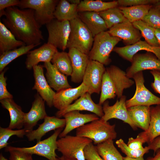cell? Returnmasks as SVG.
Masks as SVG:
<instances>
[{
    "instance_id": "5bb4252c",
    "label": "cell",
    "mask_w": 160,
    "mask_h": 160,
    "mask_svg": "<svg viewBox=\"0 0 160 160\" xmlns=\"http://www.w3.org/2000/svg\"><path fill=\"white\" fill-rule=\"evenodd\" d=\"M107 31L111 35L122 40L126 46L136 43L142 37L140 31L128 20L114 25Z\"/></svg>"
},
{
    "instance_id": "83f0119b",
    "label": "cell",
    "mask_w": 160,
    "mask_h": 160,
    "mask_svg": "<svg viewBox=\"0 0 160 160\" xmlns=\"http://www.w3.org/2000/svg\"><path fill=\"white\" fill-rule=\"evenodd\" d=\"M150 107L143 105L133 106L127 108L129 116L137 127L146 131L150 121Z\"/></svg>"
},
{
    "instance_id": "f5cc1de1",
    "label": "cell",
    "mask_w": 160,
    "mask_h": 160,
    "mask_svg": "<svg viewBox=\"0 0 160 160\" xmlns=\"http://www.w3.org/2000/svg\"><path fill=\"white\" fill-rule=\"evenodd\" d=\"M123 160H145L143 157L137 158H133L127 156L125 157H123Z\"/></svg>"
},
{
    "instance_id": "30bf717a",
    "label": "cell",
    "mask_w": 160,
    "mask_h": 160,
    "mask_svg": "<svg viewBox=\"0 0 160 160\" xmlns=\"http://www.w3.org/2000/svg\"><path fill=\"white\" fill-rule=\"evenodd\" d=\"M105 70L103 64L89 60L82 81L87 88V92L90 95L100 93L103 77Z\"/></svg>"
},
{
    "instance_id": "7a4b0ae2",
    "label": "cell",
    "mask_w": 160,
    "mask_h": 160,
    "mask_svg": "<svg viewBox=\"0 0 160 160\" xmlns=\"http://www.w3.org/2000/svg\"><path fill=\"white\" fill-rule=\"evenodd\" d=\"M115 126V124L111 125L100 118L77 128L76 135L88 138L97 145L116 139L117 133Z\"/></svg>"
},
{
    "instance_id": "816d5d0a",
    "label": "cell",
    "mask_w": 160,
    "mask_h": 160,
    "mask_svg": "<svg viewBox=\"0 0 160 160\" xmlns=\"http://www.w3.org/2000/svg\"><path fill=\"white\" fill-rule=\"evenodd\" d=\"M155 153L156 154L153 157H149L147 160H160V148L156 151Z\"/></svg>"
},
{
    "instance_id": "bcb514c9",
    "label": "cell",
    "mask_w": 160,
    "mask_h": 160,
    "mask_svg": "<svg viewBox=\"0 0 160 160\" xmlns=\"http://www.w3.org/2000/svg\"><path fill=\"white\" fill-rule=\"evenodd\" d=\"M150 73L153 76L154 81L151 85L154 91L160 95V72L155 71H151Z\"/></svg>"
},
{
    "instance_id": "9a60e30c",
    "label": "cell",
    "mask_w": 160,
    "mask_h": 160,
    "mask_svg": "<svg viewBox=\"0 0 160 160\" xmlns=\"http://www.w3.org/2000/svg\"><path fill=\"white\" fill-rule=\"evenodd\" d=\"M43 67L40 65L33 67L35 82L32 89L37 91L47 105L51 108L53 106V100L56 92L50 87L44 76Z\"/></svg>"
},
{
    "instance_id": "4fadbf2b",
    "label": "cell",
    "mask_w": 160,
    "mask_h": 160,
    "mask_svg": "<svg viewBox=\"0 0 160 160\" xmlns=\"http://www.w3.org/2000/svg\"><path fill=\"white\" fill-rule=\"evenodd\" d=\"M90 94L87 92L74 103L68 105L64 109L58 110L55 114L56 116L60 118L66 113L73 111H86L92 112L101 118L104 115L103 107L96 104L92 100Z\"/></svg>"
},
{
    "instance_id": "603a6c76",
    "label": "cell",
    "mask_w": 160,
    "mask_h": 160,
    "mask_svg": "<svg viewBox=\"0 0 160 160\" xmlns=\"http://www.w3.org/2000/svg\"><path fill=\"white\" fill-rule=\"evenodd\" d=\"M142 50L153 53L160 60V47L152 46L145 41L140 40L131 45L116 47L113 51L122 58L132 63L134 56L139 51Z\"/></svg>"
},
{
    "instance_id": "ab89813d",
    "label": "cell",
    "mask_w": 160,
    "mask_h": 160,
    "mask_svg": "<svg viewBox=\"0 0 160 160\" xmlns=\"http://www.w3.org/2000/svg\"><path fill=\"white\" fill-rule=\"evenodd\" d=\"M116 144L122 152L127 156L137 158L143 157V155L148 152L150 150L148 146L140 150H135L129 148L122 139L117 140Z\"/></svg>"
},
{
    "instance_id": "681fc988",
    "label": "cell",
    "mask_w": 160,
    "mask_h": 160,
    "mask_svg": "<svg viewBox=\"0 0 160 160\" xmlns=\"http://www.w3.org/2000/svg\"><path fill=\"white\" fill-rule=\"evenodd\" d=\"M148 146L150 150H153L155 154L156 151L160 148V136L154 139L151 143L148 144Z\"/></svg>"
},
{
    "instance_id": "11a10c76",
    "label": "cell",
    "mask_w": 160,
    "mask_h": 160,
    "mask_svg": "<svg viewBox=\"0 0 160 160\" xmlns=\"http://www.w3.org/2000/svg\"><path fill=\"white\" fill-rule=\"evenodd\" d=\"M68 1L71 4L78 5L81 2L80 0H68Z\"/></svg>"
},
{
    "instance_id": "d4e9b609",
    "label": "cell",
    "mask_w": 160,
    "mask_h": 160,
    "mask_svg": "<svg viewBox=\"0 0 160 160\" xmlns=\"http://www.w3.org/2000/svg\"><path fill=\"white\" fill-rule=\"evenodd\" d=\"M43 66L46 69V79L51 88L58 92L71 87L67 76L60 72L51 62L44 63Z\"/></svg>"
},
{
    "instance_id": "ba28073f",
    "label": "cell",
    "mask_w": 160,
    "mask_h": 160,
    "mask_svg": "<svg viewBox=\"0 0 160 160\" xmlns=\"http://www.w3.org/2000/svg\"><path fill=\"white\" fill-rule=\"evenodd\" d=\"M48 36L47 43L63 51L67 48L70 32L69 21L54 18L46 25Z\"/></svg>"
},
{
    "instance_id": "8d00e7d4",
    "label": "cell",
    "mask_w": 160,
    "mask_h": 160,
    "mask_svg": "<svg viewBox=\"0 0 160 160\" xmlns=\"http://www.w3.org/2000/svg\"><path fill=\"white\" fill-rule=\"evenodd\" d=\"M132 23L140 32L142 36L147 42L152 46L159 47L158 40L151 27L142 20Z\"/></svg>"
},
{
    "instance_id": "836d02e7",
    "label": "cell",
    "mask_w": 160,
    "mask_h": 160,
    "mask_svg": "<svg viewBox=\"0 0 160 160\" xmlns=\"http://www.w3.org/2000/svg\"><path fill=\"white\" fill-rule=\"evenodd\" d=\"M51 62L61 73L66 76H71L72 68L68 53L64 51H58L54 55Z\"/></svg>"
},
{
    "instance_id": "cb8c5ba5",
    "label": "cell",
    "mask_w": 160,
    "mask_h": 160,
    "mask_svg": "<svg viewBox=\"0 0 160 160\" xmlns=\"http://www.w3.org/2000/svg\"><path fill=\"white\" fill-rule=\"evenodd\" d=\"M160 136V105L151 106L150 121L148 129L140 133L137 137L143 143H151L156 137Z\"/></svg>"
},
{
    "instance_id": "484cf974",
    "label": "cell",
    "mask_w": 160,
    "mask_h": 160,
    "mask_svg": "<svg viewBox=\"0 0 160 160\" xmlns=\"http://www.w3.org/2000/svg\"><path fill=\"white\" fill-rule=\"evenodd\" d=\"M2 107L9 112L10 122L8 127L11 129H22L24 127L25 113L21 107L17 104L12 98L0 100Z\"/></svg>"
},
{
    "instance_id": "e575fe53",
    "label": "cell",
    "mask_w": 160,
    "mask_h": 160,
    "mask_svg": "<svg viewBox=\"0 0 160 160\" xmlns=\"http://www.w3.org/2000/svg\"><path fill=\"white\" fill-rule=\"evenodd\" d=\"M36 45H24L4 52L0 56V71H3L10 62L19 57L28 53Z\"/></svg>"
},
{
    "instance_id": "9f6ffc18",
    "label": "cell",
    "mask_w": 160,
    "mask_h": 160,
    "mask_svg": "<svg viewBox=\"0 0 160 160\" xmlns=\"http://www.w3.org/2000/svg\"><path fill=\"white\" fill-rule=\"evenodd\" d=\"M153 6L157 8L160 10V0H158V1Z\"/></svg>"
},
{
    "instance_id": "8992f818",
    "label": "cell",
    "mask_w": 160,
    "mask_h": 160,
    "mask_svg": "<svg viewBox=\"0 0 160 160\" xmlns=\"http://www.w3.org/2000/svg\"><path fill=\"white\" fill-rule=\"evenodd\" d=\"M92 142V140L86 137L67 135L57 140V150L65 156L77 160H86L84 149Z\"/></svg>"
},
{
    "instance_id": "b9f144b4",
    "label": "cell",
    "mask_w": 160,
    "mask_h": 160,
    "mask_svg": "<svg viewBox=\"0 0 160 160\" xmlns=\"http://www.w3.org/2000/svg\"><path fill=\"white\" fill-rule=\"evenodd\" d=\"M5 151L9 153V160H33L32 154L15 149L13 146L8 145Z\"/></svg>"
},
{
    "instance_id": "c3c4849f",
    "label": "cell",
    "mask_w": 160,
    "mask_h": 160,
    "mask_svg": "<svg viewBox=\"0 0 160 160\" xmlns=\"http://www.w3.org/2000/svg\"><path fill=\"white\" fill-rule=\"evenodd\" d=\"M20 2L19 0H0V11L15 6H17Z\"/></svg>"
},
{
    "instance_id": "7402d4cb",
    "label": "cell",
    "mask_w": 160,
    "mask_h": 160,
    "mask_svg": "<svg viewBox=\"0 0 160 160\" xmlns=\"http://www.w3.org/2000/svg\"><path fill=\"white\" fill-rule=\"evenodd\" d=\"M44 119L43 123L39 125L36 129L26 132L25 135L29 141L36 140L37 142L39 141L47 133L60 128H63L65 125L64 118L47 116Z\"/></svg>"
},
{
    "instance_id": "ffe728a7",
    "label": "cell",
    "mask_w": 160,
    "mask_h": 160,
    "mask_svg": "<svg viewBox=\"0 0 160 160\" xmlns=\"http://www.w3.org/2000/svg\"><path fill=\"white\" fill-rule=\"evenodd\" d=\"M68 49V53L72 68L71 81L74 83H79L82 81L89 59L88 55L75 48H70Z\"/></svg>"
},
{
    "instance_id": "277c9868",
    "label": "cell",
    "mask_w": 160,
    "mask_h": 160,
    "mask_svg": "<svg viewBox=\"0 0 160 160\" xmlns=\"http://www.w3.org/2000/svg\"><path fill=\"white\" fill-rule=\"evenodd\" d=\"M70 22L71 32L67 48H75L88 55L93 45L94 37L78 17Z\"/></svg>"
},
{
    "instance_id": "7bdbcfd3",
    "label": "cell",
    "mask_w": 160,
    "mask_h": 160,
    "mask_svg": "<svg viewBox=\"0 0 160 160\" xmlns=\"http://www.w3.org/2000/svg\"><path fill=\"white\" fill-rule=\"evenodd\" d=\"M119 7H127L140 5H154L158 0H118Z\"/></svg>"
},
{
    "instance_id": "ee69618b",
    "label": "cell",
    "mask_w": 160,
    "mask_h": 160,
    "mask_svg": "<svg viewBox=\"0 0 160 160\" xmlns=\"http://www.w3.org/2000/svg\"><path fill=\"white\" fill-rule=\"evenodd\" d=\"M84 153L86 160H103L98 154L92 142L85 147Z\"/></svg>"
},
{
    "instance_id": "7c38bea8",
    "label": "cell",
    "mask_w": 160,
    "mask_h": 160,
    "mask_svg": "<svg viewBox=\"0 0 160 160\" xmlns=\"http://www.w3.org/2000/svg\"><path fill=\"white\" fill-rule=\"evenodd\" d=\"M150 53L136 54L134 56L131 65L126 71L129 78H132L136 73L145 70L160 72V60Z\"/></svg>"
},
{
    "instance_id": "1f68e13d",
    "label": "cell",
    "mask_w": 160,
    "mask_h": 160,
    "mask_svg": "<svg viewBox=\"0 0 160 160\" xmlns=\"http://www.w3.org/2000/svg\"><path fill=\"white\" fill-rule=\"evenodd\" d=\"M153 6V5H145L119 7L125 17L132 23L142 20Z\"/></svg>"
},
{
    "instance_id": "4dcf8cb0",
    "label": "cell",
    "mask_w": 160,
    "mask_h": 160,
    "mask_svg": "<svg viewBox=\"0 0 160 160\" xmlns=\"http://www.w3.org/2000/svg\"><path fill=\"white\" fill-rule=\"evenodd\" d=\"M118 7L117 1L109 2L101 0H84L81 1L77 6L78 12H99L108 9Z\"/></svg>"
},
{
    "instance_id": "6f0895ef",
    "label": "cell",
    "mask_w": 160,
    "mask_h": 160,
    "mask_svg": "<svg viewBox=\"0 0 160 160\" xmlns=\"http://www.w3.org/2000/svg\"><path fill=\"white\" fill-rule=\"evenodd\" d=\"M0 160H8L7 159L5 158L4 156L3 155L2 153H1L0 154Z\"/></svg>"
},
{
    "instance_id": "ac0fdd59",
    "label": "cell",
    "mask_w": 160,
    "mask_h": 160,
    "mask_svg": "<svg viewBox=\"0 0 160 160\" xmlns=\"http://www.w3.org/2000/svg\"><path fill=\"white\" fill-rule=\"evenodd\" d=\"M106 71L109 76L111 85L118 98L123 95L124 89L130 87L135 83L134 81L127 76L126 72L116 65H111L107 68Z\"/></svg>"
},
{
    "instance_id": "74e56055",
    "label": "cell",
    "mask_w": 160,
    "mask_h": 160,
    "mask_svg": "<svg viewBox=\"0 0 160 160\" xmlns=\"http://www.w3.org/2000/svg\"><path fill=\"white\" fill-rule=\"evenodd\" d=\"M100 92L98 104L101 105L107 99H114L116 96L115 91L111 85L109 75L106 70L103 77Z\"/></svg>"
},
{
    "instance_id": "f35d334b",
    "label": "cell",
    "mask_w": 160,
    "mask_h": 160,
    "mask_svg": "<svg viewBox=\"0 0 160 160\" xmlns=\"http://www.w3.org/2000/svg\"><path fill=\"white\" fill-rule=\"evenodd\" d=\"M26 132L24 128L13 130L7 128L0 127V149L5 148L8 146L9 138L15 135L19 138H23L25 135Z\"/></svg>"
},
{
    "instance_id": "2e32d148",
    "label": "cell",
    "mask_w": 160,
    "mask_h": 160,
    "mask_svg": "<svg viewBox=\"0 0 160 160\" xmlns=\"http://www.w3.org/2000/svg\"><path fill=\"white\" fill-rule=\"evenodd\" d=\"M87 92V87L82 82L75 88H70L57 92L53 98V105L58 110H62Z\"/></svg>"
},
{
    "instance_id": "4316f807",
    "label": "cell",
    "mask_w": 160,
    "mask_h": 160,
    "mask_svg": "<svg viewBox=\"0 0 160 160\" xmlns=\"http://www.w3.org/2000/svg\"><path fill=\"white\" fill-rule=\"evenodd\" d=\"M78 17L87 27L93 36L108 29L106 24L99 13L93 12H79Z\"/></svg>"
},
{
    "instance_id": "d590c367",
    "label": "cell",
    "mask_w": 160,
    "mask_h": 160,
    "mask_svg": "<svg viewBox=\"0 0 160 160\" xmlns=\"http://www.w3.org/2000/svg\"><path fill=\"white\" fill-rule=\"evenodd\" d=\"M99 13L104 20L107 28L109 29L115 25L127 20L118 7L108 9L99 12Z\"/></svg>"
},
{
    "instance_id": "f1b7e54d",
    "label": "cell",
    "mask_w": 160,
    "mask_h": 160,
    "mask_svg": "<svg viewBox=\"0 0 160 160\" xmlns=\"http://www.w3.org/2000/svg\"><path fill=\"white\" fill-rule=\"evenodd\" d=\"M24 45L25 44L17 39L11 32L0 21V53H2Z\"/></svg>"
},
{
    "instance_id": "d6a6232c",
    "label": "cell",
    "mask_w": 160,
    "mask_h": 160,
    "mask_svg": "<svg viewBox=\"0 0 160 160\" xmlns=\"http://www.w3.org/2000/svg\"><path fill=\"white\" fill-rule=\"evenodd\" d=\"M103 160H123V157L115 147L113 140H108L95 146Z\"/></svg>"
},
{
    "instance_id": "d6986e66",
    "label": "cell",
    "mask_w": 160,
    "mask_h": 160,
    "mask_svg": "<svg viewBox=\"0 0 160 160\" xmlns=\"http://www.w3.org/2000/svg\"><path fill=\"white\" fill-rule=\"evenodd\" d=\"M45 102L38 93L35 95L30 110L25 113L23 127L26 132L33 130L38 121L47 116L45 109Z\"/></svg>"
},
{
    "instance_id": "f907efd6",
    "label": "cell",
    "mask_w": 160,
    "mask_h": 160,
    "mask_svg": "<svg viewBox=\"0 0 160 160\" xmlns=\"http://www.w3.org/2000/svg\"><path fill=\"white\" fill-rule=\"evenodd\" d=\"M156 37L158 40L159 47L160 48V29L154 28H152Z\"/></svg>"
},
{
    "instance_id": "60d3db41",
    "label": "cell",
    "mask_w": 160,
    "mask_h": 160,
    "mask_svg": "<svg viewBox=\"0 0 160 160\" xmlns=\"http://www.w3.org/2000/svg\"><path fill=\"white\" fill-rule=\"evenodd\" d=\"M142 20L152 28L160 29V10L153 6Z\"/></svg>"
},
{
    "instance_id": "db71d44e",
    "label": "cell",
    "mask_w": 160,
    "mask_h": 160,
    "mask_svg": "<svg viewBox=\"0 0 160 160\" xmlns=\"http://www.w3.org/2000/svg\"><path fill=\"white\" fill-rule=\"evenodd\" d=\"M57 160H77L74 158H69L63 156H62L61 157H58L57 158Z\"/></svg>"
},
{
    "instance_id": "3957f363",
    "label": "cell",
    "mask_w": 160,
    "mask_h": 160,
    "mask_svg": "<svg viewBox=\"0 0 160 160\" xmlns=\"http://www.w3.org/2000/svg\"><path fill=\"white\" fill-rule=\"evenodd\" d=\"M121 40L111 35L107 31L98 34L94 37L93 45L88 55L89 59L104 65H108L111 62L109 58L111 53Z\"/></svg>"
},
{
    "instance_id": "9c48e42d",
    "label": "cell",
    "mask_w": 160,
    "mask_h": 160,
    "mask_svg": "<svg viewBox=\"0 0 160 160\" xmlns=\"http://www.w3.org/2000/svg\"><path fill=\"white\" fill-rule=\"evenodd\" d=\"M63 128L55 130L50 137L43 140L37 142L34 145L28 147L13 146L14 149L33 154L44 157L49 160H57L58 157L55 151L57 150V139Z\"/></svg>"
},
{
    "instance_id": "44dd1931",
    "label": "cell",
    "mask_w": 160,
    "mask_h": 160,
    "mask_svg": "<svg viewBox=\"0 0 160 160\" xmlns=\"http://www.w3.org/2000/svg\"><path fill=\"white\" fill-rule=\"evenodd\" d=\"M57 51V48L47 43L37 49L30 51L27 54L25 62L26 68L31 70L40 62H51Z\"/></svg>"
},
{
    "instance_id": "f546056e",
    "label": "cell",
    "mask_w": 160,
    "mask_h": 160,
    "mask_svg": "<svg viewBox=\"0 0 160 160\" xmlns=\"http://www.w3.org/2000/svg\"><path fill=\"white\" fill-rule=\"evenodd\" d=\"M78 5L71 4L68 0L59 1L54 12L55 18L60 21H69L74 19L78 17Z\"/></svg>"
},
{
    "instance_id": "8fae6325",
    "label": "cell",
    "mask_w": 160,
    "mask_h": 160,
    "mask_svg": "<svg viewBox=\"0 0 160 160\" xmlns=\"http://www.w3.org/2000/svg\"><path fill=\"white\" fill-rule=\"evenodd\" d=\"M126 97L123 95L112 105H110L108 101L105 102L103 106L104 115L100 119L106 121L112 119L121 120L128 124L135 130L137 129V127L129 116L126 106Z\"/></svg>"
},
{
    "instance_id": "5b68a950",
    "label": "cell",
    "mask_w": 160,
    "mask_h": 160,
    "mask_svg": "<svg viewBox=\"0 0 160 160\" xmlns=\"http://www.w3.org/2000/svg\"><path fill=\"white\" fill-rule=\"evenodd\" d=\"M59 1L57 0H21L17 6L21 9H33L35 19L41 27L55 18L54 12Z\"/></svg>"
},
{
    "instance_id": "7dc6e473",
    "label": "cell",
    "mask_w": 160,
    "mask_h": 160,
    "mask_svg": "<svg viewBox=\"0 0 160 160\" xmlns=\"http://www.w3.org/2000/svg\"><path fill=\"white\" fill-rule=\"evenodd\" d=\"M143 143L137 137L135 138L131 137L129 138L127 143L128 146L130 148L135 150H140L143 149Z\"/></svg>"
},
{
    "instance_id": "52a82bcc",
    "label": "cell",
    "mask_w": 160,
    "mask_h": 160,
    "mask_svg": "<svg viewBox=\"0 0 160 160\" xmlns=\"http://www.w3.org/2000/svg\"><path fill=\"white\" fill-rule=\"evenodd\" d=\"M132 78L136 84V89L133 96L126 101L127 108L135 106L150 107L153 105H160V97L154 95L145 86L143 71L136 73Z\"/></svg>"
},
{
    "instance_id": "f6af8a7d",
    "label": "cell",
    "mask_w": 160,
    "mask_h": 160,
    "mask_svg": "<svg viewBox=\"0 0 160 160\" xmlns=\"http://www.w3.org/2000/svg\"><path fill=\"white\" fill-rule=\"evenodd\" d=\"M5 71L1 72L0 74V100L6 98H12L13 96L7 89V78L4 76Z\"/></svg>"
},
{
    "instance_id": "6da1fadb",
    "label": "cell",
    "mask_w": 160,
    "mask_h": 160,
    "mask_svg": "<svg viewBox=\"0 0 160 160\" xmlns=\"http://www.w3.org/2000/svg\"><path fill=\"white\" fill-rule=\"evenodd\" d=\"M3 23L17 40L26 45H39L44 40L41 27L31 9H21L12 7L5 9Z\"/></svg>"
},
{
    "instance_id": "e0dca14e",
    "label": "cell",
    "mask_w": 160,
    "mask_h": 160,
    "mask_svg": "<svg viewBox=\"0 0 160 160\" xmlns=\"http://www.w3.org/2000/svg\"><path fill=\"white\" fill-rule=\"evenodd\" d=\"M65 121V128L60 134V138L68 135L75 129L81 127L87 123L100 119L95 114H83L79 111L69 112L63 116Z\"/></svg>"
}]
</instances>
